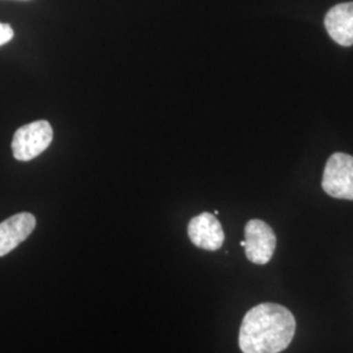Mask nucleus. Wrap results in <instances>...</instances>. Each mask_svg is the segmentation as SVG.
I'll return each instance as SVG.
<instances>
[{"instance_id": "nucleus-1", "label": "nucleus", "mask_w": 353, "mask_h": 353, "mask_svg": "<svg viewBox=\"0 0 353 353\" xmlns=\"http://www.w3.org/2000/svg\"><path fill=\"white\" fill-rule=\"evenodd\" d=\"M296 319L279 303H259L242 321L239 343L242 353H280L294 336Z\"/></svg>"}, {"instance_id": "nucleus-2", "label": "nucleus", "mask_w": 353, "mask_h": 353, "mask_svg": "<svg viewBox=\"0 0 353 353\" xmlns=\"http://www.w3.org/2000/svg\"><path fill=\"white\" fill-rule=\"evenodd\" d=\"M52 137V127L48 121H36L20 127L13 135V157L19 161H30L36 159L49 148Z\"/></svg>"}, {"instance_id": "nucleus-3", "label": "nucleus", "mask_w": 353, "mask_h": 353, "mask_svg": "<svg viewBox=\"0 0 353 353\" xmlns=\"http://www.w3.org/2000/svg\"><path fill=\"white\" fill-rule=\"evenodd\" d=\"M322 188L330 196L353 201V157L334 153L325 168Z\"/></svg>"}, {"instance_id": "nucleus-4", "label": "nucleus", "mask_w": 353, "mask_h": 353, "mask_svg": "<svg viewBox=\"0 0 353 353\" xmlns=\"http://www.w3.org/2000/svg\"><path fill=\"white\" fill-rule=\"evenodd\" d=\"M276 249V236L265 221L252 219L245 227V254L255 265H265Z\"/></svg>"}, {"instance_id": "nucleus-5", "label": "nucleus", "mask_w": 353, "mask_h": 353, "mask_svg": "<svg viewBox=\"0 0 353 353\" xmlns=\"http://www.w3.org/2000/svg\"><path fill=\"white\" fill-rule=\"evenodd\" d=\"M188 234L196 248L208 252L219 250L225 240L220 221L214 214L208 212H203L190 220Z\"/></svg>"}, {"instance_id": "nucleus-6", "label": "nucleus", "mask_w": 353, "mask_h": 353, "mask_svg": "<svg viewBox=\"0 0 353 353\" xmlns=\"http://www.w3.org/2000/svg\"><path fill=\"white\" fill-rule=\"evenodd\" d=\"M36 217L29 212L13 214L0 223V256L14 250L32 234L36 228Z\"/></svg>"}, {"instance_id": "nucleus-7", "label": "nucleus", "mask_w": 353, "mask_h": 353, "mask_svg": "<svg viewBox=\"0 0 353 353\" xmlns=\"http://www.w3.org/2000/svg\"><path fill=\"white\" fill-rule=\"evenodd\" d=\"M325 26L330 37L341 46L353 45V1L332 7L325 17Z\"/></svg>"}, {"instance_id": "nucleus-8", "label": "nucleus", "mask_w": 353, "mask_h": 353, "mask_svg": "<svg viewBox=\"0 0 353 353\" xmlns=\"http://www.w3.org/2000/svg\"><path fill=\"white\" fill-rule=\"evenodd\" d=\"M13 29L8 24L0 23V46L8 43L13 38Z\"/></svg>"}]
</instances>
